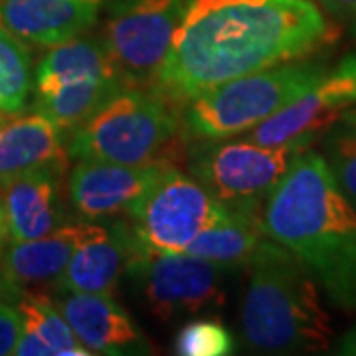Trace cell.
<instances>
[{
    "mask_svg": "<svg viewBox=\"0 0 356 356\" xmlns=\"http://www.w3.org/2000/svg\"><path fill=\"white\" fill-rule=\"evenodd\" d=\"M331 36L315 0H186L153 89L188 103L224 81L307 58Z\"/></svg>",
    "mask_w": 356,
    "mask_h": 356,
    "instance_id": "cell-1",
    "label": "cell"
},
{
    "mask_svg": "<svg viewBox=\"0 0 356 356\" xmlns=\"http://www.w3.org/2000/svg\"><path fill=\"white\" fill-rule=\"evenodd\" d=\"M261 226L317 281L332 305L356 311V208L325 156L305 149L269 194Z\"/></svg>",
    "mask_w": 356,
    "mask_h": 356,
    "instance_id": "cell-2",
    "label": "cell"
},
{
    "mask_svg": "<svg viewBox=\"0 0 356 356\" xmlns=\"http://www.w3.org/2000/svg\"><path fill=\"white\" fill-rule=\"evenodd\" d=\"M250 269L242 305L245 343L266 355L323 353L331 343V317L317 281L295 255L264 238Z\"/></svg>",
    "mask_w": 356,
    "mask_h": 356,
    "instance_id": "cell-3",
    "label": "cell"
},
{
    "mask_svg": "<svg viewBox=\"0 0 356 356\" xmlns=\"http://www.w3.org/2000/svg\"><path fill=\"white\" fill-rule=\"evenodd\" d=\"M327 72V64L301 58L224 81L184 103L180 127L194 140L243 135L299 99Z\"/></svg>",
    "mask_w": 356,
    "mask_h": 356,
    "instance_id": "cell-4",
    "label": "cell"
},
{
    "mask_svg": "<svg viewBox=\"0 0 356 356\" xmlns=\"http://www.w3.org/2000/svg\"><path fill=\"white\" fill-rule=\"evenodd\" d=\"M180 129L172 103L154 89L123 88L86 123L72 131L67 156L117 165L161 161Z\"/></svg>",
    "mask_w": 356,
    "mask_h": 356,
    "instance_id": "cell-5",
    "label": "cell"
},
{
    "mask_svg": "<svg viewBox=\"0 0 356 356\" xmlns=\"http://www.w3.org/2000/svg\"><path fill=\"white\" fill-rule=\"evenodd\" d=\"M301 151L305 149L297 145L269 147L248 139L196 140L186 168L229 210L261 214L269 194Z\"/></svg>",
    "mask_w": 356,
    "mask_h": 356,
    "instance_id": "cell-6",
    "label": "cell"
},
{
    "mask_svg": "<svg viewBox=\"0 0 356 356\" xmlns=\"http://www.w3.org/2000/svg\"><path fill=\"white\" fill-rule=\"evenodd\" d=\"M125 273L159 321L200 315L226 303L224 269L186 252H159L135 240Z\"/></svg>",
    "mask_w": 356,
    "mask_h": 356,
    "instance_id": "cell-7",
    "label": "cell"
},
{
    "mask_svg": "<svg viewBox=\"0 0 356 356\" xmlns=\"http://www.w3.org/2000/svg\"><path fill=\"white\" fill-rule=\"evenodd\" d=\"M234 214L191 175L168 165L161 178L129 210V226L140 245L182 254L202 232Z\"/></svg>",
    "mask_w": 356,
    "mask_h": 356,
    "instance_id": "cell-8",
    "label": "cell"
},
{
    "mask_svg": "<svg viewBox=\"0 0 356 356\" xmlns=\"http://www.w3.org/2000/svg\"><path fill=\"white\" fill-rule=\"evenodd\" d=\"M186 0H107L102 44L127 88L153 89Z\"/></svg>",
    "mask_w": 356,
    "mask_h": 356,
    "instance_id": "cell-9",
    "label": "cell"
},
{
    "mask_svg": "<svg viewBox=\"0 0 356 356\" xmlns=\"http://www.w3.org/2000/svg\"><path fill=\"white\" fill-rule=\"evenodd\" d=\"M355 105L356 51H353L334 67H329V72L299 99L248 131L245 139L269 147L297 145L309 149L318 135H325L332 125H337L344 111Z\"/></svg>",
    "mask_w": 356,
    "mask_h": 356,
    "instance_id": "cell-10",
    "label": "cell"
},
{
    "mask_svg": "<svg viewBox=\"0 0 356 356\" xmlns=\"http://www.w3.org/2000/svg\"><path fill=\"white\" fill-rule=\"evenodd\" d=\"M168 166L166 161L147 165H117L77 161L67 178V194L86 220H103L129 210L139 202Z\"/></svg>",
    "mask_w": 356,
    "mask_h": 356,
    "instance_id": "cell-11",
    "label": "cell"
},
{
    "mask_svg": "<svg viewBox=\"0 0 356 356\" xmlns=\"http://www.w3.org/2000/svg\"><path fill=\"white\" fill-rule=\"evenodd\" d=\"M56 305L91 355H153V344L111 293H65Z\"/></svg>",
    "mask_w": 356,
    "mask_h": 356,
    "instance_id": "cell-12",
    "label": "cell"
},
{
    "mask_svg": "<svg viewBox=\"0 0 356 356\" xmlns=\"http://www.w3.org/2000/svg\"><path fill=\"white\" fill-rule=\"evenodd\" d=\"M95 226L97 224H93V220L65 222L42 238L10 243L0 259V297L16 301V297L24 291V285L56 283L77 245Z\"/></svg>",
    "mask_w": 356,
    "mask_h": 356,
    "instance_id": "cell-13",
    "label": "cell"
},
{
    "mask_svg": "<svg viewBox=\"0 0 356 356\" xmlns=\"http://www.w3.org/2000/svg\"><path fill=\"white\" fill-rule=\"evenodd\" d=\"M103 0H0V26L24 44L51 48L93 28Z\"/></svg>",
    "mask_w": 356,
    "mask_h": 356,
    "instance_id": "cell-14",
    "label": "cell"
},
{
    "mask_svg": "<svg viewBox=\"0 0 356 356\" xmlns=\"http://www.w3.org/2000/svg\"><path fill=\"white\" fill-rule=\"evenodd\" d=\"M135 242L129 222L97 224L76 248L56 285L62 293H113Z\"/></svg>",
    "mask_w": 356,
    "mask_h": 356,
    "instance_id": "cell-15",
    "label": "cell"
},
{
    "mask_svg": "<svg viewBox=\"0 0 356 356\" xmlns=\"http://www.w3.org/2000/svg\"><path fill=\"white\" fill-rule=\"evenodd\" d=\"M64 131L44 113L18 117L0 127V186L38 170L64 172Z\"/></svg>",
    "mask_w": 356,
    "mask_h": 356,
    "instance_id": "cell-16",
    "label": "cell"
},
{
    "mask_svg": "<svg viewBox=\"0 0 356 356\" xmlns=\"http://www.w3.org/2000/svg\"><path fill=\"white\" fill-rule=\"evenodd\" d=\"M60 178V170H38L2 184L10 242L36 240L65 224Z\"/></svg>",
    "mask_w": 356,
    "mask_h": 356,
    "instance_id": "cell-17",
    "label": "cell"
},
{
    "mask_svg": "<svg viewBox=\"0 0 356 356\" xmlns=\"http://www.w3.org/2000/svg\"><path fill=\"white\" fill-rule=\"evenodd\" d=\"M14 307L22 317V331L14 355L91 356L48 295L22 291L16 297Z\"/></svg>",
    "mask_w": 356,
    "mask_h": 356,
    "instance_id": "cell-18",
    "label": "cell"
},
{
    "mask_svg": "<svg viewBox=\"0 0 356 356\" xmlns=\"http://www.w3.org/2000/svg\"><path fill=\"white\" fill-rule=\"evenodd\" d=\"M115 77L121 79L102 40L77 36L64 44L51 46V50L42 58L34 74V89L36 95H46L67 83Z\"/></svg>",
    "mask_w": 356,
    "mask_h": 356,
    "instance_id": "cell-19",
    "label": "cell"
},
{
    "mask_svg": "<svg viewBox=\"0 0 356 356\" xmlns=\"http://www.w3.org/2000/svg\"><path fill=\"white\" fill-rule=\"evenodd\" d=\"M266 234L261 226V214L238 212L224 224L202 232L186 248V254L196 255L214 264L220 269H248L254 261Z\"/></svg>",
    "mask_w": 356,
    "mask_h": 356,
    "instance_id": "cell-20",
    "label": "cell"
},
{
    "mask_svg": "<svg viewBox=\"0 0 356 356\" xmlns=\"http://www.w3.org/2000/svg\"><path fill=\"white\" fill-rule=\"evenodd\" d=\"M123 88L121 79H88L36 95V111L51 119L62 131H74L95 115Z\"/></svg>",
    "mask_w": 356,
    "mask_h": 356,
    "instance_id": "cell-21",
    "label": "cell"
},
{
    "mask_svg": "<svg viewBox=\"0 0 356 356\" xmlns=\"http://www.w3.org/2000/svg\"><path fill=\"white\" fill-rule=\"evenodd\" d=\"M32 86L30 51L22 40L0 26V113H20Z\"/></svg>",
    "mask_w": 356,
    "mask_h": 356,
    "instance_id": "cell-22",
    "label": "cell"
},
{
    "mask_svg": "<svg viewBox=\"0 0 356 356\" xmlns=\"http://www.w3.org/2000/svg\"><path fill=\"white\" fill-rule=\"evenodd\" d=\"M323 156L339 188L356 208V129L341 121L332 125L323 135Z\"/></svg>",
    "mask_w": 356,
    "mask_h": 356,
    "instance_id": "cell-23",
    "label": "cell"
},
{
    "mask_svg": "<svg viewBox=\"0 0 356 356\" xmlns=\"http://www.w3.org/2000/svg\"><path fill=\"white\" fill-rule=\"evenodd\" d=\"M175 353L180 356H228L236 353L234 334L214 318L186 323L175 339Z\"/></svg>",
    "mask_w": 356,
    "mask_h": 356,
    "instance_id": "cell-24",
    "label": "cell"
},
{
    "mask_svg": "<svg viewBox=\"0 0 356 356\" xmlns=\"http://www.w3.org/2000/svg\"><path fill=\"white\" fill-rule=\"evenodd\" d=\"M22 331V317L10 303L0 301V356L14 355Z\"/></svg>",
    "mask_w": 356,
    "mask_h": 356,
    "instance_id": "cell-25",
    "label": "cell"
},
{
    "mask_svg": "<svg viewBox=\"0 0 356 356\" xmlns=\"http://www.w3.org/2000/svg\"><path fill=\"white\" fill-rule=\"evenodd\" d=\"M318 6L337 20H353L356 16V0H317Z\"/></svg>",
    "mask_w": 356,
    "mask_h": 356,
    "instance_id": "cell-26",
    "label": "cell"
},
{
    "mask_svg": "<svg viewBox=\"0 0 356 356\" xmlns=\"http://www.w3.org/2000/svg\"><path fill=\"white\" fill-rule=\"evenodd\" d=\"M337 353L346 356H356V325L344 332V337L337 346Z\"/></svg>",
    "mask_w": 356,
    "mask_h": 356,
    "instance_id": "cell-27",
    "label": "cell"
},
{
    "mask_svg": "<svg viewBox=\"0 0 356 356\" xmlns=\"http://www.w3.org/2000/svg\"><path fill=\"white\" fill-rule=\"evenodd\" d=\"M341 123L348 125V127L356 129V105L355 107H350L348 111H344V115L341 117Z\"/></svg>",
    "mask_w": 356,
    "mask_h": 356,
    "instance_id": "cell-28",
    "label": "cell"
},
{
    "mask_svg": "<svg viewBox=\"0 0 356 356\" xmlns=\"http://www.w3.org/2000/svg\"><path fill=\"white\" fill-rule=\"evenodd\" d=\"M8 234V228H6V216H4V208L0 204V245L4 243V238Z\"/></svg>",
    "mask_w": 356,
    "mask_h": 356,
    "instance_id": "cell-29",
    "label": "cell"
},
{
    "mask_svg": "<svg viewBox=\"0 0 356 356\" xmlns=\"http://www.w3.org/2000/svg\"><path fill=\"white\" fill-rule=\"evenodd\" d=\"M350 22H353V24H350V32L355 34V38H356V16L350 20Z\"/></svg>",
    "mask_w": 356,
    "mask_h": 356,
    "instance_id": "cell-30",
    "label": "cell"
}]
</instances>
